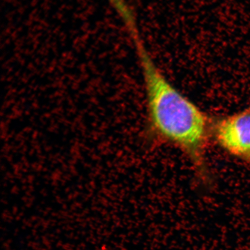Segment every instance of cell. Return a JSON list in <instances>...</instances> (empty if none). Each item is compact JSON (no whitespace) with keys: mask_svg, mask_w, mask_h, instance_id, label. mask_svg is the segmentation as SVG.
I'll return each mask as SVG.
<instances>
[{"mask_svg":"<svg viewBox=\"0 0 250 250\" xmlns=\"http://www.w3.org/2000/svg\"><path fill=\"white\" fill-rule=\"evenodd\" d=\"M134 40L142 68L153 130L185 152L196 167L203 169L212 124L204 112L168 82L152 61L140 37Z\"/></svg>","mask_w":250,"mask_h":250,"instance_id":"6da1fadb","label":"cell"},{"mask_svg":"<svg viewBox=\"0 0 250 250\" xmlns=\"http://www.w3.org/2000/svg\"><path fill=\"white\" fill-rule=\"evenodd\" d=\"M212 131L222 148L250 165V107L219 119Z\"/></svg>","mask_w":250,"mask_h":250,"instance_id":"7a4b0ae2","label":"cell"}]
</instances>
